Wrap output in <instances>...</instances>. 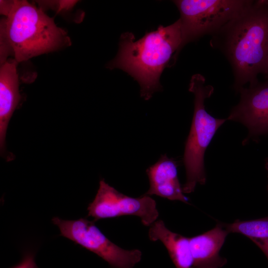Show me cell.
<instances>
[{"mask_svg": "<svg viewBox=\"0 0 268 268\" xmlns=\"http://www.w3.org/2000/svg\"><path fill=\"white\" fill-rule=\"evenodd\" d=\"M210 45L230 63L236 91L256 85L268 62V0H251L211 35Z\"/></svg>", "mask_w": 268, "mask_h": 268, "instance_id": "obj_1", "label": "cell"}, {"mask_svg": "<svg viewBox=\"0 0 268 268\" xmlns=\"http://www.w3.org/2000/svg\"><path fill=\"white\" fill-rule=\"evenodd\" d=\"M182 33L179 19L160 26L135 41L134 35H121L117 56L107 65L112 69H122L139 84L140 93L145 100L162 89L160 77L164 69L173 65L181 51Z\"/></svg>", "mask_w": 268, "mask_h": 268, "instance_id": "obj_2", "label": "cell"}, {"mask_svg": "<svg viewBox=\"0 0 268 268\" xmlns=\"http://www.w3.org/2000/svg\"><path fill=\"white\" fill-rule=\"evenodd\" d=\"M66 32L54 18L26 0H13L0 22V63L13 56L17 63L69 44Z\"/></svg>", "mask_w": 268, "mask_h": 268, "instance_id": "obj_3", "label": "cell"}, {"mask_svg": "<svg viewBox=\"0 0 268 268\" xmlns=\"http://www.w3.org/2000/svg\"><path fill=\"white\" fill-rule=\"evenodd\" d=\"M189 90L194 95V110L183 156L186 181L183 191L186 194L194 192L198 184L205 183V151L216 132L227 120L215 118L206 112L204 101L210 97L214 89L211 85L205 84L204 76L199 73L193 75Z\"/></svg>", "mask_w": 268, "mask_h": 268, "instance_id": "obj_4", "label": "cell"}, {"mask_svg": "<svg viewBox=\"0 0 268 268\" xmlns=\"http://www.w3.org/2000/svg\"><path fill=\"white\" fill-rule=\"evenodd\" d=\"M251 0H174L180 13L182 43L213 35L240 13Z\"/></svg>", "mask_w": 268, "mask_h": 268, "instance_id": "obj_5", "label": "cell"}, {"mask_svg": "<svg viewBox=\"0 0 268 268\" xmlns=\"http://www.w3.org/2000/svg\"><path fill=\"white\" fill-rule=\"evenodd\" d=\"M61 235L98 255L112 268H134L142 257L138 249L125 250L110 241L95 225L86 218L63 220L54 217Z\"/></svg>", "mask_w": 268, "mask_h": 268, "instance_id": "obj_6", "label": "cell"}, {"mask_svg": "<svg viewBox=\"0 0 268 268\" xmlns=\"http://www.w3.org/2000/svg\"><path fill=\"white\" fill-rule=\"evenodd\" d=\"M87 210L88 216L94 218V221L133 215L138 217L146 226L152 225L159 216L156 201L149 196H128L110 186L104 179L100 181L97 194Z\"/></svg>", "mask_w": 268, "mask_h": 268, "instance_id": "obj_7", "label": "cell"}, {"mask_svg": "<svg viewBox=\"0 0 268 268\" xmlns=\"http://www.w3.org/2000/svg\"><path fill=\"white\" fill-rule=\"evenodd\" d=\"M239 102L231 110L227 120L241 123L248 130V139L268 134V81L242 87Z\"/></svg>", "mask_w": 268, "mask_h": 268, "instance_id": "obj_8", "label": "cell"}, {"mask_svg": "<svg viewBox=\"0 0 268 268\" xmlns=\"http://www.w3.org/2000/svg\"><path fill=\"white\" fill-rule=\"evenodd\" d=\"M178 163L166 154L161 155L158 160L146 171L149 188L144 194L156 195L171 201H179L188 203L178 176Z\"/></svg>", "mask_w": 268, "mask_h": 268, "instance_id": "obj_9", "label": "cell"}, {"mask_svg": "<svg viewBox=\"0 0 268 268\" xmlns=\"http://www.w3.org/2000/svg\"><path fill=\"white\" fill-rule=\"evenodd\" d=\"M224 223H218L212 229L201 234L189 237L194 268H221L227 262L219 255L228 234Z\"/></svg>", "mask_w": 268, "mask_h": 268, "instance_id": "obj_10", "label": "cell"}, {"mask_svg": "<svg viewBox=\"0 0 268 268\" xmlns=\"http://www.w3.org/2000/svg\"><path fill=\"white\" fill-rule=\"evenodd\" d=\"M18 63L10 59L1 65L0 69V147L5 152V138L9 120L21 98L16 70Z\"/></svg>", "mask_w": 268, "mask_h": 268, "instance_id": "obj_11", "label": "cell"}, {"mask_svg": "<svg viewBox=\"0 0 268 268\" xmlns=\"http://www.w3.org/2000/svg\"><path fill=\"white\" fill-rule=\"evenodd\" d=\"M148 237L151 241L163 243L176 268H194L189 237L171 231L162 220L150 226Z\"/></svg>", "mask_w": 268, "mask_h": 268, "instance_id": "obj_12", "label": "cell"}, {"mask_svg": "<svg viewBox=\"0 0 268 268\" xmlns=\"http://www.w3.org/2000/svg\"><path fill=\"white\" fill-rule=\"evenodd\" d=\"M229 233L241 234L254 242L268 260V216L250 220H236L224 223Z\"/></svg>", "mask_w": 268, "mask_h": 268, "instance_id": "obj_13", "label": "cell"}, {"mask_svg": "<svg viewBox=\"0 0 268 268\" xmlns=\"http://www.w3.org/2000/svg\"><path fill=\"white\" fill-rule=\"evenodd\" d=\"M10 268H38L35 261V254L32 251L25 252L20 263Z\"/></svg>", "mask_w": 268, "mask_h": 268, "instance_id": "obj_14", "label": "cell"}, {"mask_svg": "<svg viewBox=\"0 0 268 268\" xmlns=\"http://www.w3.org/2000/svg\"><path fill=\"white\" fill-rule=\"evenodd\" d=\"M77 2L76 0H60L58 1V11H60L63 9L67 10L71 8Z\"/></svg>", "mask_w": 268, "mask_h": 268, "instance_id": "obj_15", "label": "cell"}, {"mask_svg": "<svg viewBox=\"0 0 268 268\" xmlns=\"http://www.w3.org/2000/svg\"><path fill=\"white\" fill-rule=\"evenodd\" d=\"M265 77H266V78L268 80V65H267V68H266V69L263 74Z\"/></svg>", "mask_w": 268, "mask_h": 268, "instance_id": "obj_16", "label": "cell"}, {"mask_svg": "<svg viewBox=\"0 0 268 268\" xmlns=\"http://www.w3.org/2000/svg\"><path fill=\"white\" fill-rule=\"evenodd\" d=\"M267 170H268V163L267 164Z\"/></svg>", "mask_w": 268, "mask_h": 268, "instance_id": "obj_17", "label": "cell"}, {"mask_svg": "<svg viewBox=\"0 0 268 268\" xmlns=\"http://www.w3.org/2000/svg\"></svg>", "mask_w": 268, "mask_h": 268, "instance_id": "obj_18", "label": "cell"}]
</instances>
